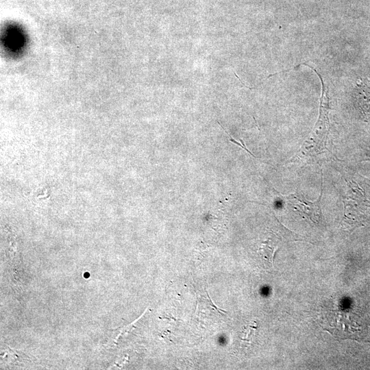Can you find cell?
Listing matches in <instances>:
<instances>
[{"instance_id": "3957f363", "label": "cell", "mask_w": 370, "mask_h": 370, "mask_svg": "<svg viewBox=\"0 0 370 370\" xmlns=\"http://www.w3.org/2000/svg\"><path fill=\"white\" fill-rule=\"evenodd\" d=\"M321 195L315 201H310L306 199L302 195L298 193L291 194L284 198L288 204L302 217L309 219L315 224L322 222V213L320 207Z\"/></svg>"}, {"instance_id": "6da1fadb", "label": "cell", "mask_w": 370, "mask_h": 370, "mask_svg": "<svg viewBox=\"0 0 370 370\" xmlns=\"http://www.w3.org/2000/svg\"><path fill=\"white\" fill-rule=\"evenodd\" d=\"M322 93L319 119L313 131L302 144L294 160L307 159L321 153L326 146L329 130L328 98Z\"/></svg>"}, {"instance_id": "7a4b0ae2", "label": "cell", "mask_w": 370, "mask_h": 370, "mask_svg": "<svg viewBox=\"0 0 370 370\" xmlns=\"http://www.w3.org/2000/svg\"><path fill=\"white\" fill-rule=\"evenodd\" d=\"M348 190L344 198L343 223L349 227L360 226L367 217L369 201L364 190L354 180L347 182Z\"/></svg>"}, {"instance_id": "5b68a950", "label": "cell", "mask_w": 370, "mask_h": 370, "mask_svg": "<svg viewBox=\"0 0 370 370\" xmlns=\"http://www.w3.org/2000/svg\"><path fill=\"white\" fill-rule=\"evenodd\" d=\"M279 248V241L274 238H269L263 241L260 246L258 253L267 262L268 266H273L274 256Z\"/></svg>"}, {"instance_id": "8992f818", "label": "cell", "mask_w": 370, "mask_h": 370, "mask_svg": "<svg viewBox=\"0 0 370 370\" xmlns=\"http://www.w3.org/2000/svg\"><path fill=\"white\" fill-rule=\"evenodd\" d=\"M365 160L370 161V149L366 153V158Z\"/></svg>"}, {"instance_id": "277c9868", "label": "cell", "mask_w": 370, "mask_h": 370, "mask_svg": "<svg viewBox=\"0 0 370 370\" xmlns=\"http://www.w3.org/2000/svg\"><path fill=\"white\" fill-rule=\"evenodd\" d=\"M356 104L362 116L370 117V84L360 80L355 90Z\"/></svg>"}]
</instances>
